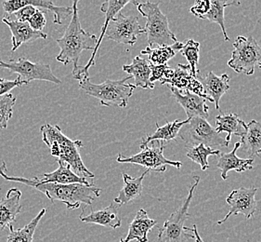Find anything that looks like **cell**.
<instances>
[{"mask_svg": "<svg viewBox=\"0 0 261 242\" xmlns=\"http://www.w3.org/2000/svg\"><path fill=\"white\" fill-rule=\"evenodd\" d=\"M0 176L6 181L15 182L20 184H27L30 187L38 190L47 196V199L51 202L61 201L66 205L68 210H75L84 206H91L94 198H99L101 189L95 186L94 184L89 185L83 184H61L55 183H41L38 178H25L10 176L7 174V166L5 161H2L0 165Z\"/></svg>", "mask_w": 261, "mask_h": 242, "instance_id": "obj_1", "label": "cell"}, {"mask_svg": "<svg viewBox=\"0 0 261 242\" xmlns=\"http://www.w3.org/2000/svg\"><path fill=\"white\" fill-rule=\"evenodd\" d=\"M42 141L50 149L51 156L57 160L68 164L74 174L81 178H94V174L89 172L84 164L80 155V148H83V142L80 140H72L63 133L59 125L44 124L40 128Z\"/></svg>", "mask_w": 261, "mask_h": 242, "instance_id": "obj_2", "label": "cell"}, {"mask_svg": "<svg viewBox=\"0 0 261 242\" xmlns=\"http://www.w3.org/2000/svg\"><path fill=\"white\" fill-rule=\"evenodd\" d=\"M72 9V20L65 29L63 37L56 40L61 50L60 53L56 56V60L64 65L72 63L74 68L79 66V58L84 51H94L98 38L95 35L86 31L81 27L77 0L73 1Z\"/></svg>", "mask_w": 261, "mask_h": 242, "instance_id": "obj_3", "label": "cell"}, {"mask_svg": "<svg viewBox=\"0 0 261 242\" xmlns=\"http://www.w3.org/2000/svg\"><path fill=\"white\" fill-rule=\"evenodd\" d=\"M130 79L129 76L120 80L108 79L100 84H95L91 82L89 78H87L79 81V87L87 94L97 98L101 106L125 108L136 89L134 85L126 83V81Z\"/></svg>", "mask_w": 261, "mask_h": 242, "instance_id": "obj_4", "label": "cell"}, {"mask_svg": "<svg viewBox=\"0 0 261 242\" xmlns=\"http://www.w3.org/2000/svg\"><path fill=\"white\" fill-rule=\"evenodd\" d=\"M131 3L136 6L137 10L141 15L146 18V27L144 29L149 47L152 45H157V47L172 46L173 44L178 42L175 34L169 28L167 16L159 8L160 2L131 1Z\"/></svg>", "mask_w": 261, "mask_h": 242, "instance_id": "obj_5", "label": "cell"}, {"mask_svg": "<svg viewBox=\"0 0 261 242\" xmlns=\"http://www.w3.org/2000/svg\"><path fill=\"white\" fill-rule=\"evenodd\" d=\"M178 136L186 142L189 148H193L198 144H204L207 148H228L229 143L226 142L220 133L216 132L213 127L201 117H193L180 129Z\"/></svg>", "mask_w": 261, "mask_h": 242, "instance_id": "obj_6", "label": "cell"}, {"mask_svg": "<svg viewBox=\"0 0 261 242\" xmlns=\"http://www.w3.org/2000/svg\"><path fill=\"white\" fill-rule=\"evenodd\" d=\"M228 65L238 74L251 76L261 63V47L253 37H236Z\"/></svg>", "mask_w": 261, "mask_h": 242, "instance_id": "obj_7", "label": "cell"}, {"mask_svg": "<svg viewBox=\"0 0 261 242\" xmlns=\"http://www.w3.org/2000/svg\"><path fill=\"white\" fill-rule=\"evenodd\" d=\"M200 182L199 176H194V183L192 184L187 198L182 205L177 211L173 212L170 217L165 222L158 234L159 242H186L187 238L193 239V234H189L184 229V224L191 214L189 213V207L193 200V194Z\"/></svg>", "mask_w": 261, "mask_h": 242, "instance_id": "obj_8", "label": "cell"}, {"mask_svg": "<svg viewBox=\"0 0 261 242\" xmlns=\"http://www.w3.org/2000/svg\"><path fill=\"white\" fill-rule=\"evenodd\" d=\"M0 68L8 69L12 74L19 75L18 78L25 85L33 80H44L54 84L62 83V80L53 74L49 64L32 62L24 57L9 61L0 58Z\"/></svg>", "mask_w": 261, "mask_h": 242, "instance_id": "obj_9", "label": "cell"}, {"mask_svg": "<svg viewBox=\"0 0 261 242\" xmlns=\"http://www.w3.org/2000/svg\"><path fill=\"white\" fill-rule=\"evenodd\" d=\"M151 142V147L146 146L144 148H141V152L130 157H125L122 154H119L116 158V161L118 163L141 165L150 172L153 171L158 173H165L167 171V165L177 168H181L182 163L180 161L169 160L164 156V150L166 147L163 144L162 142H159L158 147L154 142Z\"/></svg>", "mask_w": 261, "mask_h": 242, "instance_id": "obj_10", "label": "cell"}, {"mask_svg": "<svg viewBox=\"0 0 261 242\" xmlns=\"http://www.w3.org/2000/svg\"><path fill=\"white\" fill-rule=\"evenodd\" d=\"M144 33L145 29L140 25L137 16L125 15L119 12L111 20L105 36L116 43L133 46L136 44L138 37Z\"/></svg>", "mask_w": 261, "mask_h": 242, "instance_id": "obj_11", "label": "cell"}, {"mask_svg": "<svg viewBox=\"0 0 261 242\" xmlns=\"http://www.w3.org/2000/svg\"><path fill=\"white\" fill-rule=\"evenodd\" d=\"M130 2L131 1H129V0H108V1H105V3L101 4L100 11L103 12L105 14V21L103 26L101 27V32H100V35H99V37L98 38V42H97L94 51L92 52V54L89 58V63H87L86 65H84V66L79 65V66L73 68L72 74H73V79L81 81L84 79L89 78V68L94 66L96 64V56L98 54V51H99V47H100V44L103 40L105 32L107 30L109 22H110L112 19H114L115 16L121 12L122 9L125 6L129 4Z\"/></svg>", "mask_w": 261, "mask_h": 242, "instance_id": "obj_12", "label": "cell"}, {"mask_svg": "<svg viewBox=\"0 0 261 242\" xmlns=\"http://www.w3.org/2000/svg\"><path fill=\"white\" fill-rule=\"evenodd\" d=\"M256 192L257 188L254 186L249 188L241 186L240 188L233 190L226 199L227 204L230 205L229 212L222 220L218 222L217 224L219 226H221L230 218V216L238 214H243L246 219H250L257 210V202L255 198Z\"/></svg>", "mask_w": 261, "mask_h": 242, "instance_id": "obj_13", "label": "cell"}, {"mask_svg": "<svg viewBox=\"0 0 261 242\" xmlns=\"http://www.w3.org/2000/svg\"><path fill=\"white\" fill-rule=\"evenodd\" d=\"M30 5L38 10H47L51 11L54 15V23L62 26L69 16L73 14L72 7L56 6L53 1L47 0H9L2 3L4 13L7 15L13 14L25 6Z\"/></svg>", "mask_w": 261, "mask_h": 242, "instance_id": "obj_14", "label": "cell"}, {"mask_svg": "<svg viewBox=\"0 0 261 242\" xmlns=\"http://www.w3.org/2000/svg\"><path fill=\"white\" fill-rule=\"evenodd\" d=\"M161 84H168L169 87L176 88L178 90H189L193 94L198 95L205 100L211 102L204 93V87L197 78L193 77L189 64L178 63L177 68L173 70V74L169 79H165L160 82Z\"/></svg>", "mask_w": 261, "mask_h": 242, "instance_id": "obj_15", "label": "cell"}, {"mask_svg": "<svg viewBox=\"0 0 261 242\" xmlns=\"http://www.w3.org/2000/svg\"><path fill=\"white\" fill-rule=\"evenodd\" d=\"M3 23L7 25L11 33V53L16 52L24 43L36 41L37 39H47V35L43 32L35 31L28 22L10 20L8 17L2 19Z\"/></svg>", "mask_w": 261, "mask_h": 242, "instance_id": "obj_16", "label": "cell"}, {"mask_svg": "<svg viewBox=\"0 0 261 242\" xmlns=\"http://www.w3.org/2000/svg\"><path fill=\"white\" fill-rule=\"evenodd\" d=\"M169 88L174 98L180 106H182L186 115L188 116L187 119H191L193 117H201L206 120L208 118L209 107L206 105L205 99L199 97L198 95L193 94L189 90H185V93L182 94L181 91L178 89L173 87Z\"/></svg>", "mask_w": 261, "mask_h": 242, "instance_id": "obj_17", "label": "cell"}, {"mask_svg": "<svg viewBox=\"0 0 261 242\" xmlns=\"http://www.w3.org/2000/svg\"><path fill=\"white\" fill-rule=\"evenodd\" d=\"M21 192L18 188H11L0 200V231L11 227L17 215L21 212Z\"/></svg>", "mask_w": 261, "mask_h": 242, "instance_id": "obj_18", "label": "cell"}, {"mask_svg": "<svg viewBox=\"0 0 261 242\" xmlns=\"http://www.w3.org/2000/svg\"><path fill=\"white\" fill-rule=\"evenodd\" d=\"M241 142H236L233 150L230 153H220L217 161V167L220 168L221 178L227 180L228 173L230 171H235L237 173H244L246 171H251L254 168V158L244 159L237 157L236 152L240 148Z\"/></svg>", "mask_w": 261, "mask_h": 242, "instance_id": "obj_19", "label": "cell"}, {"mask_svg": "<svg viewBox=\"0 0 261 242\" xmlns=\"http://www.w3.org/2000/svg\"><path fill=\"white\" fill-rule=\"evenodd\" d=\"M119 207L115 205V202L105 207L99 211H92L89 213H82L79 216L80 221L87 224H94L101 227H110L116 229L121 227V219L119 217Z\"/></svg>", "mask_w": 261, "mask_h": 242, "instance_id": "obj_20", "label": "cell"}, {"mask_svg": "<svg viewBox=\"0 0 261 242\" xmlns=\"http://www.w3.org/2000/svg\"><path fill=\"white\" fill-rule=\"evenodd\" d=\"M199 81L204 87L205 95L211 100V103H214L216 109H220L221 97L230 90V77L228 74H222L218 77L213 72H209Z\"/></svg>", "mask_w": 261, "mask_h": 242, "instance_id": "obj_21", "label": "cell"}, {"mask_svg": "<svg viewBox=\"0 0 261 242\" xmlns=\"http://www.w3.org/2000/svg\"><path fill=\"white\" fill-rule=\"evenodd\" d=\"M156 225L157 221L151 219L144 209H141L131 222L126 237L121 238L120 242H148V233Z\"/></svg>", "mask_w": 261, "mask_h": 242, "instance_id": "obj_22", "label": "cell"}, {"mask_svg": "<svg viewBox=\"0 0 261 242\" xmlns=\"http://www.w3.org/2000/svg\"><path fill=\"white\" fill-rule=\"evenodd\" d=\"M123 71L130 75L134 79L135 87H140L141 89H154L155 85L150 81L151 78V67L150 62L146 59L141 58V56H136L133 59L130 64L123 65Z\"/></svg>", "mask_w": 261, "mask_h": 242, "instance_id": "obj_23", "label": "cell"}, {"mask_svg": "<svg viewBox=\"0 0 261 242\" xmlns=\"http://www.w3.org/2000/svg\"><path fill=\"white\" fill-rule=\"evenodd\" d=\"M149 172L150 171L146 170L141 176L137 178H133L130 175L123 173L122 176L124 180V186L120 190L118 196L114 200L115 204L118 206L125 205L141 197L143 189L142 182Z\"/></svg>", "mask_w": 261, "mask_h": 242, "instance_id": "obj_24", "label": "cell"}, {"mask_svg": "<svg viewBox=\"0 0 261 242\" xmlns=\"http://www.w3.org/2000/svg\"><path fill=\"white\" fill-rule=\"evenodd\" d=\"M247 129L246 122L242 120L239 116L233 113H226L216 116V132L218 133L227 132L226 142L230 143L231 135L234 134L241 138L245 135Z\"/></svg>", "mask_w": 261, "mask_h": 242, "instance_id": "obj_25", "label": "cell"}, {"mask_svg": "<svg viewBox=\"0 0 261 242\" xmlns=\"http://www.w3.org/2000/svg\"><path fill=\"white\" fill-rule=\"evenodd\" d=\"M59 168L53 173L44 174L42 175V179L39 180L41 183H55L61 184H83L89 185L90 183L88 179L81 178L79 175L73 173L68 164L57 160Z\"/></svg>", "mask_w": 261, "mask_h": 242, "instance_id": "obj_26", "label": "cell"}, {"mask_svg": "<svg viewBox=\"0 0 261 242\" xmlns=\"http://www.w3.org/2000/svg\"><path fill=\"white\" fill-rule=\"evenodd\" d=\"M187 122L188 119L183 121L176 119L172 122H167V124L163 127L159 126L156 122L155 123L156 132L152 134H147L146 138H142L140 148H144L146 146H149V142H154V141L161 140V141L170 142L172 140H176L177 136H178V132L180 131V129Z\"/></svg>", "mask_w": 261, "mask_h": 242, "instance_id": "obj_27", "label": "cell"}, {"mask_svg": "<svg viewBox=\"0 0 261 242\" xmlns=\"http://www.w3.org/2000/svg\"><path fill=\"white\" fill-rule=\"evenodd\" d=\"M184 43L176 42L172 46H162L155 49L151 47H146L141 51L142 55H147L149 57V62L153 65H163L167 64L169 60L174 58L178 52L182 50Z\"/></svg>", "mask_w": 261, "mask_h": 242, "instance_id": "obj_28", "label": "cell"}, {"mask_svg": "<svg viewBox=\"0 0 261 242\" xmlns=\"http://www.w3.org/2000/svg\"><path fill=\"white\" fill-rule=\"evenodd\" d=\"M240 142L249 154V157L258 156L261 153V122L255 119L250 121Z\"/></svg>", "mask_w": 261, "mask_h": 242, "instance_id": "obj_29", "label": "cell"}, {"mask_svg": "<svg viewBox=\"0 0 261 242\" xmlns=\"http://www.w3.org/2000/svg\"><path fill=\"white\" fill-rule=\"evenodd\" d=\"M239 1H221V0H211L210 1V9L205 15L201 17L202 20H207L211 22H216L220 25V28L223 33L225 41H229L230 38L225 27L224 11L225 8L229 6H239Z\"/></svg>", "mask_w": 261, "mask_h": 242, "instance_id": "obj_30", "label": "cell"}, {"mask_svg": "<svg viewBox=\"0 0 261 242\" xmlns=\"http://www.w3.org/2000/svg\"><path fill=\"white\" fill-rule=\"evenodd\" d=\"M46 212L47 209H42L39 213L22 228L14 229L13 226L9 227L10 233L7 238V242H33L37 226Z\"/></svg>", "mask_w": 261, "mask_h": 242, "instance_id": "obj_31", "label": "cell"}, {"mask_svg": "<svg viewBox=\"0 0 261 242\" xmlns=\"http://www.w3.org/2000/svg\"><path fill=\"white\" fill-rule=\"evenodd\" d=\"M219 149L207 148L204 144H198L193 148H188L187 158L192 161L199 164L203 171H206L210 167L208 163L209 156H219L220 154Z\"/></svg>", "mask_w": 261, "mask_h": 242, "instance_id": "obj_32", "label": "cell"}, {"mask_svg": "<svg viewBox=\"0 0 261 242\" xmlns=\"http://www.w3.org/2000/svg\"><path fill=\"white\" fill-rule=\"evenodd\" d=\"M199 53H200V43L194 41L193 39H189L188 41L184 44L182 50L180 51V53L187 59L192 74L195 78H198L197 64L199 62Z\"/></svg>", "mask_w": 261, "mask_h": 242, "instance_id": "obj_33", "label": "cell"}, {"mask_svg": "<svg viewBox=\"0 0 261 242\" xmlns=\"http://www.w3.org/2000/svg\"><path fill=\"white\" fill-rule=\"evenodd\" d=\"M16 97L11 93L4 95L0 99V130L8 128V122L13 116Z\"/></svg>", "mask_w": 261, "mask_h": 242, "instance_id": "obj_34", "label": "cell"}, {"mask_svg": "<svg viewBox=\"0 0 261 242\" xmlns=\"http://www.w3.org/2000/svg\"><path fill=\"white\" fill-rule=\"evenodd\" d=\"M151 67V78L150 81L154 84L155 81H162L165 79H169L173 74V69L169 67L168 64H163V65H153L150 63Z\"/></svg>", "mask_w": 261, "mask_h": 242, "instance_id": "obj_35", "label": "cell"}, {"mask_svg": "<svg viewBox=\"0 0 261 242\" xmlns=\"http://www.w3.org/2000/svg\"><path fill=\"white\" fill-rule=\"evenodd\" d=\"M45 14H46V11L37 9V11L34 13V15L32 16L31 19L28 21V23L33 30L42 32L44 27H46L47 20H46Z\"/></svg>", "mask_w": 261, "mask_h": 242, "instance_id": "obj_36", "label": "cell"}, {"mask_svg": "<svg viewBox=\"0 0 261 242\" xmlns=\"http://www.w3.org/2000/svg\"><path fill=\"white\" fill-rule=\"evenodd\" d=\"M22 85H25L19 78L14 80H9V79H0V97L8 94L9 91L13 90L14 88L20 87Z\"/></svg>", "mask_w": 261, "mask_h": 242, "instance_id": "obj_37", "label": "cell"}, {"mask_svg": "<svg viewBox=\"0 0 261 242\" xmlns=\"http://www.w3.org/2000/svg\"><path fill=\"white\" fill-rule=\"evenodd\" d=\"M37 10V8H35L33 6L27 5L21 8V10L16 11L15 13H13L12 15L15 16L17 21L28 22Z\"/></svg>", "mask_w": 261, "mask_h": 242, "instance_id": "obj_38", "label": "cell"}, {"mask_svg": "<svg viewBox=\"0 0 261 242\" xmlns=\"http://www.w3.org/2000/svg\"><path fill=\"white\" fill-rule=\"evenodd\" d=\"M209 9H210V1L201 0V1L195 2V4L191 8V12L193 15L201 18L207 13Z\"/></svg>", "mask_w": 261, "mask_h": 242, "instance_id": "obj_39", "label": "cell"}, {"mask_svg": "<svg viewBox=\"0 0 261 242\" xmlns=\"http://www.w3.org/2000/svg\"><path fill=\"white\" fill-rule=\"evenodd\" d=\"M184 229H185V231H191L193 232V239H194V241L195 242H204L203 239H202V237L201 236L199 235L198 230H197V227H196V225H193V227H184Z\"/></svg>", "mask_w": 261, "mask_h": 242, "instance_id": "obj_40", "label": "cell"}, {"mask_svg": "<svg viewBox=\"0 0 261 242\" xmlns=\"http://www.w3.org/2000/svg\"><path fill=\"white\" fill-rule=\"evenodd\" d=\"M258 67L261 69V63L258 64Z\"/></svg>", "mask_w": 261, "mask_h": 242, "instance_id": "obj_41", "label": "cell"}]
</instances>
